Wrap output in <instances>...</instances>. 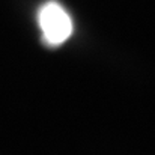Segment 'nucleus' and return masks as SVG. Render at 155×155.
Here are the masks:
<instances>
[{
	"instance_id": "obj_1",
	"label": "nucleus",
	"mask_w": 155,
	"mask_h": 155,
	"mask_svg": "<svg viewBox=\"0 0 155 155\" xmlns=\"http://www.w3.org/2000/svg\"><path fill=\"white\" fill-rule=\"evenodd\" d=\"M38 23L44 36V41L48 45H60L63 44L74 30L72 20L65 8L57 2H47L41 6L38 12Z\"/></svg>"
}]
</instances>
